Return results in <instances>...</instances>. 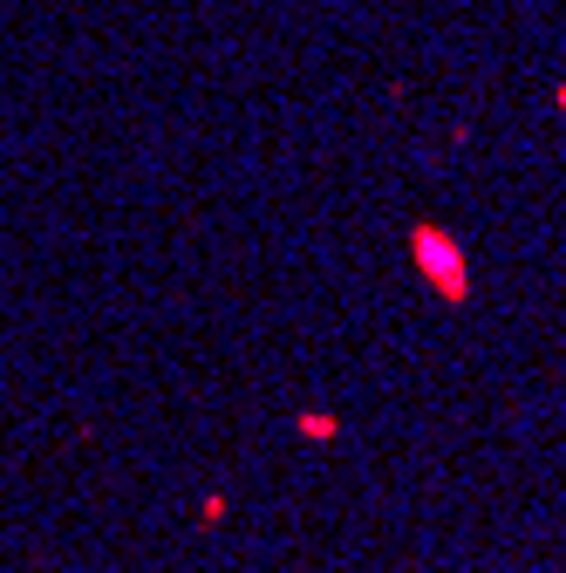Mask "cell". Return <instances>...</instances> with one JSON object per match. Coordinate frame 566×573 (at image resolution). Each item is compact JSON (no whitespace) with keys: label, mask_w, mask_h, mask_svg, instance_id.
<instances>
[{"label":"cell","mask_w":566,"mask_h":573,"mask_svg":"<svg viewBox=\"0 0 566 573\" xmlns=\"http://www.w3.org/2000/svg\"><path fill=\"white\" fill-rule=\"evenodd\" d=\"M335 430H341V423L328 417V410H307V417H301V437H314V444H328Z\"/></svg>","instance_id":"cell-2"},{"label":"cell","mask_w":566,"mask_h":573,"mask_svg":"<svg viewBox=\"0 0 566 573\" xmlns=\"http://www.w3.org/2000/svg\"><path fill=\"white\" fill-rule=\"evenodd\" d=\"M416 267L430 273V287L444 294V301H464L471 287H464V253H457V239H444L437 226L416 232Z\"/></svg>","instance_id":"cell-1"}]
</instances>
